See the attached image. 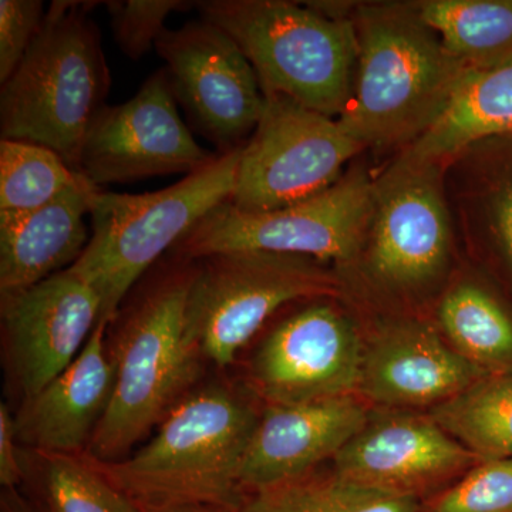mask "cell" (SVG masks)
<instances>
[{
	"mask_svg": "<svg viewBox=\"0 0 512 512\" xmlns=\"http://www.w3.org/2000/svg\"><path fill=\"white\" fill-rule=\"evenodd\" d=\"M480 461L433 417L390 414L369 419L333 457V471L370 490L423 504Z\"/></svg>",
	"mask_w": 512,
	"mask_h": 512,
	"instance_id": "14",
	"label": "cell"
},
{
	"mask_svg": "<svg viewBox=\"0 0 512 512\" xmlns=\"http://www.w3.org/2000/svg\"><path fill=\"white\" fill-rule=\"evenodd\" d=\"M28 466L30 497L49 512H143L94 467L87 453L32 451Z\"/></svg>",
	"mask_w": 512,
	"mask_h": 512,
	"instance_id": "25",
	"label": "cell"
},
{
	"mask_svg": "<svg viewBox=\"0 0 512 512\" xmlns=\"http://www.w3.org/2000/svg\"><path fill=\"white\" fill-rule=\"evenodd\" d=\"M228 508L218 507L211 504H174L167 507L157 508V510L148 512H232Z\"/></svg>",
	"mask_w": 512,
	"mask_h": 512,
	"instance_id": "33",
	"label": "cell"
},
{
	"mask_svg": "<svg viewBox=\"0 0 512 512\" xmlns=\"http://www.w3.org/2000/svg\"><path fill=\"white\" fill-rule=\"evenodd\" d=\"M110 325L101 319L72 365L23 399L15 416L16 436L30 451L86 453L113 392L114 363L106 349Z\"/></svg>",
	"mask_w": 512,
	"mask_h": 512,
	"instance_id": "18",
	"label": "cell"
},
{
	"mask_svg": "<svg viewBox=\"0 0 512 512\" xmlns=\"http://www.w3.org/2000/svg\"><path fill=\"white\" fill-rule=\"evenodd\" d=\"M420 512H512V458L480 461Z\"/></svg>",
	"mask_w": 512,
	"mask_h": 512,
	"instance_id": "27",
	"label": "cell"
},
{
	"mask_svg": "<svg viewBox=\"0 0 512 512\" xmlns=\"http://www.w3.org/2000/svg\"><path fill=\"white\" fill-rule=\"evenodd\" d=\"M258 420L231 387L205 384L192 389L133 456L113 463L87 456L143 512L174 504L235 510L245 497L239 468Z\"/></svg>",
	"mask_w": 512,
	"mask_h": 512,
	"instance_id": "1",
	"label": "cell"
},
{
	"mask_svg": "<svg viewBox=\"0 0 512 512\" xmlns=\"http://www.w3.org/2000/svg\"><path fill=\"white\" fill-rule=\"evenodd\" d=\"M376 191L370 268L390 286L410 288L439 274L450 248V221L437 165L399 163Z\"/></svg>",
	"mask_w": 512,
	"mask_h": 512,
	"instance_id": "15",
	"label": "cell"
},
{
	"mask_svg": "<svg viewBox=\"0 0 512 512\" xmlns=\"http://www.w3.org/2000/svg\"><path fill=\"white\" fill-rule=\"evenodd\" d=\"M100 320L99 293L70 269L2 295L9 369L23 399L72 365Z\"/></svg>",
	"mask_w": 512,
	"mask_h": 512,
	"instance_id": "13",
	"label": "cell"
},
{
	"mask_svg": "<svg viewBox=\"0 0 512 512\" xmlns=\"http://www.w3.org/2000/svg\"><path fill=\"white\" fill-rule=\"evenodd\" d=\"M417 12L467 66H488L512 56V0H431L420 3Z\"/></svg>",
	"mask_w": 512,
	"mask_h": 512,
	"instance_id": "21",
	"label": "cell"
},
{
	"mask_svg": "<svg viewBox=\"0 0 512 512\" xmlns=\"http://www.w3.org/2000/svg\"><path fill=\"white\" fill-rule=\"evenodd\" d=\"M15 416L5 403L0 404V484L19 488L28 476L25 456L19 451Z\"/></svg>",
	"mask_w": 512,
	"mask_h": 512,
	"instance_id": "30",
	"label": "cell"
},
{
	"mask_svg": "<svg viewBox=\"0 0 512 512\" xmlns=\"http://www.w3.org/2000/svg\"><path fill=\"white\" fill-rule=\"evenodd\" d=\"M45 16L42 0H0V84L22 63Z\"/></svg>",
	"mask_w": 512,
	"mask_h": 512,
	"instance_id": "29",
	"label": "cell"
},
{
	"mask_svg": "<svg viewBox=\"0 0 512 512\" xmlns=\"http://www.w3.org/2000/svg\"><path fill=\"white\" fill-rule=\"evenodd\" d=\"M87 181L50 148L0 140V211L36 210Z\"/></svg>",
	"mask_w": 512,
	"mask_h": 512,
	"instance_id": "26",
	"label": "cell"
},
{
	"mask_svg": "<svg viewBox=\"0 0 512 512\" xmlns=\"http://www.w3.org/2000/svg\"><path fill=\"white\" fill-rule=\"evenodd\" d=\"M439 319L454 349L487 375L512 372V319L483 289L457 286L441 302Z\"/></svg>",
	"mask_w": 512,
	"mask_h": 512,
	"instance_id": "24",
	"label": "cell"
},
{
	"mask_svg": "<svg viewBox=\"0 0 512 512\" xmlns=\"http://www.w3.org/2000/svg\"><path fill=\"white\" fill-rule=\"evenodd\" d=\"M363 350L345 316L328 303H313L269 333L252 359L249 384L268 406L353 396Z\"/></svg>",
	"mask_w": 512,
	"mask_h": 512,
	"instance_id": "12",
	"label": "cell"
},
{
	"mask_svg": "<svg viewBox=\"0 0 512 512\" xmlns=\"http://www.w3.org/2000/svg\"><path fill=\"white\" fill-rule=\"evenodd\" d=\"M338 292L319 261L268 252H222L194 261L185 330L201 357L232 365L266 320L288 303Z\"/></svg>",
	"mask_w": 512,
	"mask_h": 512,
	"instance_id": "7",
	"label": "cell"
},
{
	"mask_svg": "<svg viewBox=\"0 0 512 512\" xmlns=\"http://www.w3.org/2000/svg\"><path fill=\"white\" fill-rule=\"evenodd\" d=\"M195 5L201 19L241 47L264 94H281L332 119L342 116L355 89V23L313 5L279 0H205Z\"/></svg>",
	"mask_w": 512,
	"mask_h": 512,
	"instance_id": "5",
	"label": "cell"
},
{
	"mask_svg": "<svg viewBox=\"0 0 512 512\" xmlns=\"http://www.w3.org/2000/svg\"><path fill=\"white\" fill-rule=\"evenodd\" d=\"M375 207L376 188L363 174L343 178L315 197L274 211H241L227 201L170 254L197 261L222 252H268L346 262L362 244Z\"/></svg>",
	"mask_w": 512,
	"mask_h": 512,
	"instance_id": "8",
	"label": "cell"
},
{
	"mask_svg": "<svg viewBox=\"0 0 512 512\" xmlns=\"http://www.w3.org/2000/svg\"><path fill=\"white\" fill-rule=\"evenodd\" d=\"M497 225L512 261V185L501 195L497 205Z\"/></svg>",
	"mask_w": 512,
	"mask_h": 512,
	"instance_id": "32",
	"label": "cell"
},
{
	"mask_svg": "<svg viewBox=\"0 0 512 512\" xmlns=\"http://www.w3.org/2000/svg\"><path fill=\"white\" fill-rule=\"evenodd\" d=\"M217 156L195 141L178 114L167 72L160 69L126 103L100 111L84 140L77 173L103 188L192 174Z\"/></svg>",
	"mask_w": 512,
	"mask_h": 512,
	"instance_id": "11",
	"label": "cell"
},
{
	"mask_svg": "<svg viewBox=\"0 0 512 512\" xmlns=\"http://www.w3.org/2000/svg\"><path fill=\"white\" fill-rule=\"evenodd\" d=\"M420 501L370 490L335 471L312 473L245 495L232 512H420Z\"/></svg>",
	"mask_w": 512,
	"mask_h": 512,
	"instance_id": "22",
	"label": "cell"
},
{
	"mask_svg": "<svg viewBox=\"0 0 512 512\" xmlns=\"http://www.w3.org/2000/svg\"><path fill=\"white\" fill-rule=\"evenodd\" d=\"M363 146L340 126L281 94H265L251 140L242 146L229 202L247 212L279 210L338 183L343 165Z\"/></svg>",
	"mask_w": 512,
	"mask_h": 512,
	"instance_id": "9",
	"label": "cell"
},
{
	"mask_svg": "<svg viewBox=\"0 0 512 512\" xmlns=\"http://www.w3.org/2000/svg\"><path fill=\"white\" fill-rule=\"evenodd\" d=\"M241 150L218 153L201 170L160 191H94L90 241L69 269L99 293L101 319L113 323L151 266L218 205L231 200Z\"/></svg>",
	"mask_w": 512,
	"mask_h": 512,
	"instance_id": "6",
	"label": "cell"
},
{
	"mask_svg": "<svg viewBox=\"0 0 512 512\" xmlns=\"http://www.w3.org/2000/svg\"><path fill=\"white\" fill-rule=\"evenodd\" d=\"M96 5L53 2L22 63L0 87L2 140L50 148L76 171L110 92L100 30L89 18Z\"/></svg>",
	"mask_w": 512,
	"mask_h": 512,
	"instance_id": "3",
	"label": "cell"
},
{
	"mask_svg": "<svg viewBox=\"0 0 512 512\" xmlns=\"http://www.w3.org/2000/svg\"><path fill=\"white\" fill-rule=\"evenodd\" d=\"M175 100L192 126L229 153L255 131L265 94L241 47L220 28L200 19L167 29L156 43Z\"/></svg>",
	"mask_w": 512,
	"mask_h": 512,
	"instance_id": "10",
	"label": "cell"
},
{
	"mask_svg": "<svg viewBox=\"0 0 512 512\" xmlns=\"http://www.w3.org/2000/svg\"><path fill=\"white\" fill-rule=\"evenodd\" d=\"M355 26L356 83L340 126L363 147L417 140L470 66L448 52L417 8L369 6Z\"/></svg>",
	"mask_w": 512,
	"mask_h": 512,
	"instance_id": "4",
	"label": "cell"
},
{
	"mask_svg": "<svg viewBox=\"0 0 512 512\" xmlns=\"http://www.w3.org/2000/svg\"><path fill=\"white\" fill-rule=\"evenodd\" d=\"M0 512H49L19 488H2Z\"/></svg>",
	"mask_w": 512,
	"mask_h": 512,
	"instance_id": "31",
	"label": "cell"
},
{
	"mask_svg": "<svg viewBox=\"0 0 512 512\" xmlns=\"http://www.w3.org/2000/svg\"><path fill=\"white\" fill-rule=\"evenodd\" d=\"M109 12L114 40L128 59L138 60L156 47L167 30L165 22L174 12H184L195 3L185 0H111Z\"/></svg>",
	"mask_w": 512,
	"mask_h": 512,
	"instance_id": "28",
	"label": "cell"
},
{
	"mask_svg": "<svg viewBox=\"0 0 512 512\" xmlns=\"http://www.w3.org/2000/svg\"><path fill=\"white\" fill-rule=\"evenodd\" d=\"M367 409L353 396L298 406H268L259 416L239 468L245 495L315 471L366 426Z\"/></svg>",
	"mask_w": 512,
	"mask_h": 512,
	"instance_id": "16",
	"label": "cell"
},
{
	"mask_svg": "<svg viewBox=\"0 0 512 512\" xmlns=\"http://www.w3.org/2000/svg\"><path fill=\"white\" fill-rule=\"evenodd\" d=\"M173 258V266L117 313L113 392L86 451L104 463L126 458L191 392L200 375L201 355L185 330L194 261Z\"/></svg>",
	"mask_w": 512,
	"mask_h": 512,
	"instance_id": "2",
	"label": "cell"
},
{
	"mask_svg": "<svg viewBox=\"0 0 512 512\" xmlns=\"http://www.w3.org/2000/svg\"><path fill=\"white\" fill-rule=\"evenodd\" d=\"M99 187L87 181L32 211H0V295L76 264L90 241L86 218Z\"/></svg>",
	"mask_w": 512,
	"mask_h": 512,
	"instance_id": "19",
	"label": "cell"
},
{
	"mask_svg": "<svg viewBox=\"0 0 512 512\" xmlns=\"http://www.w3.org/2000/svg\"><path fill=\"white\" fill-rule=\"evenodd\" d=\"M431 417L481 461L512 458V372L484 377Z\"/></svg>",
	"mask_w": 512,
	"mask_h": 512,
	"instance_id": "23",
	"label": "cell"
},
{
	"mask_svg": "<svg viewBox=\"0 0 512 512\" xmlns=\"http://www.w3.org/2000/svg\"><path fill=\"white\" fill-rule=\"evenodd\" d=\"M512 134V56L470 67L439 119L421 134L400 163L439 165L485 137Z\"/></svg>",
	"mask_w": 512,
	"mask_h": 512,
	"instance_id": "20",
	"label": "cell"
},
{
	"mask_svg": "<svg viewBox=\"0 0 512 512\" xmlns=\"http://www.w3.org/2000/svg\"><path fill=\"white\" fill-rule=\"evenodd\" d=\"M487 376L429 325L400 322L363 350L357 392L384 406H439Z\"/></svg>",
	"mask_w": 512,
	"mask_h": 512,
	"instance_id": "17",
	"label": "cell"
}]
</instances>
